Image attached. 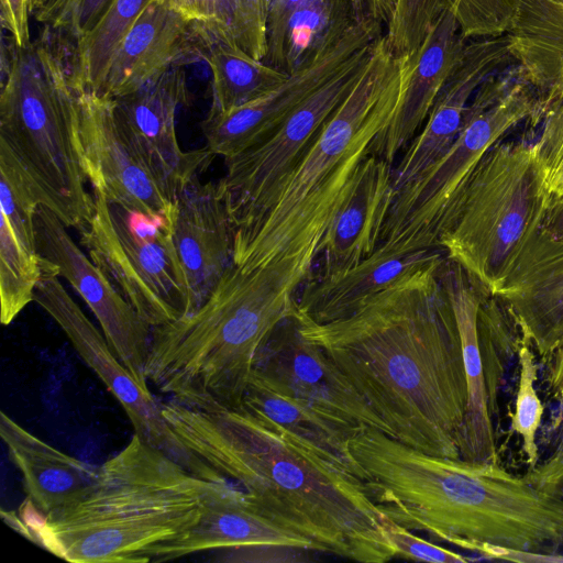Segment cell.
I'll return each instance as SVG.
<instances>
[{"mask_svg": "<svg viewBox=\"0 0 563 563\" xmlns=\"http://www.w3.org/2000/svg\"><path fill=\"white\" fill-rule=\"evenodd\" d=\"M445 256L398 278L345 318L316 323L295 316L301 334L335 364L393 438L459 459L467 388L456 320L439 276Z\"/></svg>", "mask_w": 563, "mask_h": 563, "instance_id": "obj_1", "label": "cell"}, {"mask_svg": "<svg viewBox=\"0 0 563 563\" xmlns=\"http://www.w3.org/2000/svg\"><path fill=\"white\" fill-rule=\"evenodd\" d=\"M183 444L243 489L256 509L308 539L317 552L361 563L397 556L387 517L360 478L246 409L161 404Z\"/></svg>", "mask_w": 563, "mask_h": 563, "instance_id": "obj_2", "label": "cell"}, {"mask_svg": "<svg viewBox=\"0 0 563 563\" xmlns=\"http://www.w3.org/2000/svg\"><path fill=\"white\" fill-rule=\"evenodd\" d=\"M319 255L310 245L249 271L232 262L195 311L152 328L147 383L189 407L239 408L260 350L294 313L295 294Z\"/></svg>", "mask_w": 563, "mask_h": 563, "instance_id": "obj_3", "label": "cell"}, {"mask_svg": "<svg viewBox=\"0 0 563 563\" xmlns=\"http://www.w3.org/2000/svg\"><path fill=\"white\" fill-rule=\"evenodd\" d=\"M236 486L191 473L134 433L75 501L46 516L35 509V520L1 515L68 562L146 563L153 548L192 528L210 504Z\"/></svg>", "mask_w": 563, "mask_h": 563, "instance_id": "obj_4", "label": "cell"}, {"mask_svg": "<svg viewBox=\"0 0 563 563\" xmlns=\"http://www.w3.org/2000/svg\"><path fill=\"white\" fill-rule=\"evenodd\" d=\"M416 55L395 56L385 33L360 79L323 123L265 212L233 233V263L243 271L297 255L321 241L404 95ZM321 252V251H320Z\"/></svg>", "mask_w": 563, "mask_h": 563, "instance_id": "obj_5", "label": "cell"}, {"mask_svg": "<svg viewBox=\"0 0 563 563\" xmlns=\"http://www.w3.org/2000/svg\"><path fill=\"white\" fill-rule=\"evenodd\" d=\"M2 73L0 144L18 161L40 205L80 232L91 217L92 194L86 190L69 62L46 38L23 48L12 43Z\"/></svg>", "mask_w": 563, "mask_h": 563, "instance_id": "obj_6", "label": "cell"}, {"mask_svg": "<svg viewBox=\"0 0 563 563\" xmlns=\"http://www.w3.org/2000/svg\"><path fill=\"white\" fill-rule=\"evenodd\" d=\"M550 201L534 142L501 140L476 166L440 247L495 294L542 229Z\"/></svg>", "mask_w": 563, "mask_h": 563, "instance_id": "obj_7", "label": "cell"}, {"mask_svg": "<svg viewBox=\"0 0 563 563\" xmlns=\"http://www.w3.org/2000/svg\"><path fill=\"white\" fill-rule=\"evenodd\" d=\"M79 233L91 261L152 328L194 311L172 221L128 209L92 191L91 217Z\"/></svg>", "mask_w": 563, "mask_h": 563, "instance_id": "obj_8", "label": "cell"}, {"mask_svg": "<svg viewBox=\"0 0 563 563\" xmlns=\"http://www.w3.org/2000/svg\"><path fill=\"white\" fill-rule=\"evenodd\" d=\"M375 43L356 52L266 137L224 159L227 170L218 183L233 233L251 225L269 207L323 123L360 79Z\"/></svg>", "mask_w": 563, "mask_h": 563, "instance_id": "obj_9", "label": "cell"}, {"mask_svg": "<svg viewBox=\"0 0 563 563\" xmlns=\"http://www.w3.org/2000/svg\"><path fill=\"white\" fill-rule=\"evenodd\" d=\"M36 301L59 325L82 361L99 376L128 415L134 433L191 473L216 483L228 481L188 450L166 423L150 389L142 387L113 353L103 333L63 286L54 266L41 258Z\"/></svg>", "mask_w": 563, "mask_h": 563, "instance_id": "obj_10", "label": "cell"}, {"mask_svg": "<svg viewBox=\"0 0 563 563\" xmlns=\"http://www.w3.org/2000/svg\"><path fill=\"white\" fill-rule=\"evenodd\" d=\"M78 104L81 154L92 191L175 223L177 197L119 113L114 99L78 91Z\"/></svg>", "mask_w": 563, "mask_h": 563, "instance_id": "obj_11", "label": "cell"}, {"mask_svg": "<svg viewBox=\"0 0 563 563\" xmlns=\"http://www.w3.org/2000/svg\"><path fill=\"white\" fill-rule=\"evenodd\" d=\"M252 375L355 432L372 428L393 437L335 364L301 334L295 313L268 336Z\"/></svg>", "mask_w": 563, "mask_h": 563, "instance_id": "obj_12", "label": "cell"}, {"mask_svg": "<svg viewBox=\"0 0 563 563\" xmlns=\"http://www.w3.org/2000/svg\"><path fill=\"white\" fill-rule=\"evenodd\" d=\"M383 25L365 15L338 43L255 100L227 112H208L201 123L208 150L225 159L266 137L356 52L375 43L385 33Z\"/></svg>", "mask_w": 563, "mask_h": 563, "instance_id": "obj_13", "label": "cell"}, {"mask_svg": "<svg viewBox=\"0 0 563 563\" xmlns=\"http://www.w3.org/2000/svg\"><path fill=\"white\" fill-rule=\"evenodd\" d=\"M62 220L40 206L35 214L36 249L59 277L66 279L88 305L102 333L121 363L136 382L148 388L145 364L152 327L119 292L108 276L79 249Z\"/></svg>", "mask_w": 563, "mask_h": 563, "instance_id": "obj_14", "label": "cell"}, {"mask_svg": "<svg viewBox=\"0 0 563 563\" xmlns=\"http://www.w3.org/2000/svg\"><path fill=\"white\" fill-rule=\"evenodd\" d=\"M514 60L507 35L468 40L463 57L437 97L422 130L393 167L395 194L441 159L456 140L481 84Z\"/></svg>", "mask_w": 563, "mask_h": 563, "instance_id": "obj_15", "label": "cell"}, {"mask_svg": "<svg viewBox=\"0 0 563 563\" xmlns=\"http://www.w3.org/2000/svg\"><path fill=\"white\" fill-rule=\"evenodd\" d=\"M493 295L547 363L563 340V239L540 230Z\"/></svg>", "mask_w": 563, "mask_h": 563, "instance_id": "obj_16", "label": "cell"}, {"mask_svg": "<svg viewBox=\"0 0 563 563\" xmlns=\"http://www.w3.org/2000/svg\"><path fill=\"white\" fill-rule=\"evenodd\" d=\"M439 276L456 320L466 378L461 459L501 463L493 421L496 388L488 383V360L478 325L479 308L488 290L446 256L440 264Z\"/></svg>", "mask_w": 563, "mask_h": 563, "instance_id": "obj_17", "label": "cell"}, {"mask_svg": "<svg viewBox=\"0 0 563 563\" xmlns=\"http://www.w3.org/2000/svg\"><path fill=\"white\" fill-rule=\"evenodd\" d=\"M196 58V22L167 2L151 0L115 48L99 93H131Z\"/></svg>", "mask_w": 563, "mask_h": 563, "instance_id": "obj_18", "label": "cell"}, {"mask_svg": "<svg viewBox=\"0 0 563 563\" xmlns=\"http://www.w3.org/2000/svg\"><path fill=\"white\" fill-rule=\"evenodd\" d=\"M185 73L174 67L136 91L113 98L117 109L155 168L176 195L213 155L208 147L184 152L176 134V113L188 100Z\"/></svg>", "mask_w": 563, "mask_h": 563, "instance_id": "obj_19", "label": "cell"}, {"mask_svg": "<svg viewBox=\"0 0 563 563\" xmlns=\"http://www.w3.org/2000/svg\"><path fill=\"white\" fill-rule=\"evenodd\" d=\"M174 242L189 282L195 311L233 262V228L218 181L202 184L195 175L180 187Z\"/></svg>", "mask_w": 563, "mask_h": 563, "instance_id": "obj_20", "label": "cell"}, {"mask_svg": "<svg viewBox=\"0 0 563 563\" xmlns=\"http://www.w3.org/2000/svg\"><path fill=\"white\" fill-rule=\"evenodd\" d=\"M393 167L375 154L360 164L352 188L321 241L322 268L313 276H340L375 251L395 197Z\"/></svg>", "mask_w": 563, "mask_h": 563, "instance_id": "obj_21", "label": "cell"}, {"mask_svg": "<svg viewBox=\"0 0 563 563\" xmlns=\"http://www.w3.org/2000/svg\"><path fill=\"white\" fill-rule=\"evenodd\" d=\"M467 41L454 14L445 11L417 51L398 109L389 124L376 136L372 154L393 165L398 153L406 150L459 66Z\"/></svg>", "mask_w": 563, "mask_h": 563, "instance_id": "obj_22", "label": "cell"}, {"mask_svg": "<svg viewBox=\"0 0 563 563\" xmlns=\"http://www.w3.org/2000/svg\"><path fill=\"white\" fill-rule=\"evenodd\" d=\"M444 255L441 247L406 252L379 243L368 257L340 276L319 278L312 274L295 298V314L316 323L345 318L398 278Z\"/></svg>", "mask_w": 563, "mask_h": 563, "instance_id": "obj_23", "label": "cell"}, {"mask_svg": "<svg viewBox=\"0 0 563 563\" xmlns=\"http://www.w3.org/2000/svg\"><path fill=\"white\" fill-rule=\"evenodd\" d=\"M262 544H283L316 551L308 539L260 512L246 493L236 486L210 504L197 525L179 537L153 548L147 558L148 562H164L202 551Z\"/></svg>", "mask_w": 563, "mask_h": 563, "instance_id": "obj_24", "label": "cell"}, {"mask_svg": "<svg viewBox=\"0 0 563 563\" xmlns=\"http://www.w3.org/2000/svg\"><path fill=\"white\" fill-rule=\"evenodd\" d=\"M0 434L22 475L26 498L42 516L75 501L97 476L99 466L49 445L3 411Z\"/></svg>", "mask_w": 563, "mask_h": 563, "instance_id": "obj_25", "label": "cell"}, {"mask_svg": "<svg viewBox=\"0 0 563 563\" xmlns=\"http://www.w3.org/2000/svg\"><path fill=\"white\" fill-rule=\"evenodd\" d=\"M240 407L269 419L292 439L357 477L349 442L358 432L329 420L254 375Z\"/></svg>", "mask_w": 563, "mask_h": 563, "instance_id": "obj_26", "label": "cell"}, {"mask_svg": "<svg viewBox=\"0 0 563 563\" xmlns=\"http://www.w3.org/2000/svg\"><path fill=\"white\" fill-rule=\"evenodd\" d=\"M509 3L510 54L526 69L540 97L563 76V0Z\"/></svg>", "mask_w": 563, "mask_h": 563, "instance_id": "obj_27", "label": "cell"}, {"mask_svg": "<svg viewBox=\"0 0 563 563\" xmlns=\"http://www.w3.org/2000/svg\"><path fill=\"white\" fill-rule=\"evenodd\" d=\"M365 15L358 0H307L287 24L277 69L288 75L297 71Z\"/></svg>", "mask_w": 563, "mask_h": 563, "instance_id": "obj_28", "label": "cell"}, {"mask_svg": "<svg viewBox=\"0 0 563 563\" xmlns=\"http://www.w3.org/2000/svg\"><path fill=\"white\" fill-rule=\"evenodd\" d=\"M212 75V102L209 113H222L249 103L288 77L242 49L211 43L199 47Z\"/></svg>", "mask_w": 563, "mask_h": 563, "instance_id": "obj_29", "label": "cell"}, {"mask_svg": "<svg viewBox=\"0 0 563 563\" xmlns=\"http://www.w3.org/2000/svg\"><path fill=\"white\" fill-rule=\"evenodd\" d=\"M151 0H113L98 23L71 46L68 59L78 91L100 92L120 41Z\"/></svg>", "mask_w": 563, "mask_h": 563, "instance_id": "obj_30", "label": "cell"}, {"mask_svg": "<svg viewBox=\"0 0 563 563\" xmlns=\"http://www.w3.org/2000/svg\"><path fill=\"white\" fill-rule=\"evenodd\" d=\"M271 1L203 0V15L196 23L199 46L224 43L263 60Z\"/></svg>", "mask_w": 563, "mask_h": 563, "instance_id": "obj_31", "label": "cell"}, {"mask_svg": "<svg viewBox=\"0 0 563 563\" xmlns=\"http://www.w3.org/2000/svg\"><path fill=\"white\" fill-rule=\"evenodd\" d=\"M41 276V256L30 252L14 234L10 223H0V320L10 324L34 301Z\"/></svg>", "mask_w": 563, "mask_h": 563, "instance_id": "obj_32", "label": "cell"}, {"mask_svg": "<svg viewBox=\"0 0 563 563\" xmlns=\"http://www.w3.org/2000/svg\"><path fill=\"white\" fill-rule=\"evenodd\" d=\"M40 202L11 151L0 144V209L21 243L38 254L35 238V214Z\"/></svg>", "mask_w": 563, "mask_h": 563, "instance_id": "obj_33", "label": "cell"}, {"mask_svg": "<svg viewBox=\"0 0 563 563\" xmlns=\"http://www.w3.org/2000/svg\"><path fill=\"white\" fill-rule=\"evenodd\" d=\"M519 382L515 410L510 417V430L521 438L522 452L529 470L540 462L537 434L544 413L537 389L538 364L533 349L520 339L518 346Z\"/></svg>", "mask_w": 563, "mask_h": 563, "instance_id": "obj_34", "label": "cell"}, {"mask_svg": "<svg viewBox=\"0 0 563 563\" xmlns=\"http://www.w3.org/2000/svg\"><path fill=\"white\" fill-rule=\"evenodd\" d=\"M449 10L446 0H396L385 27L387 44L395 56H412Z\"/></svg>", "mask_w": 563, "mask_h": 563, "instance_id": "obj_35", "label": "cell"}, {"mask_svg": "<svg viewBox=\"0 0 563 563\" xmlns=\"http://www.w3.org/2000/svg\"><path fill=\"white\" fill-rule=\"evenodd\" d=\"M112 1L31 0V13L46 33L74 45L98 23Z\"/></svg>", "mask_w": 563, "mask_h": 563, "instance_id": "obj_36", "label": "cell"}, {"mask_svg": "<svg viewBox=\"0 0 563 563\" xmlns=\"http://www.w3.org/2000/svg\"><path fill=\"white\" fill-rule=\"evenodd\" d=\"M466 40L507 35L511 23L509 0H446Z\"/></svg>", "mask_w": 563, "mask_h": 563, "instance_id": "obj_37", "label": "cell"}, {"mask_svg": "<svg viewBox=\"0 0 563 563\" xmlns=\"http://www.w3.org/2000/svg\"><path fill=\"white\" fill-rule=\"evenodd\" d=\"M538 123L541 129L534 150L547 178L563 161V76L539 97Z\"/></svg>", "mask_w": 563, "mask_h": 563, "instance_id": "obj_38", "label": "cell"}, {"mask_svg": "<svg viewBox=\"0 0 563 563\" xmlns=\"http://www.w3.org/2000/svg\"><path fill=\"white\" fill-rule=\"evenodd\" d=\"M385 527L399 558L432 563H466L473 561V559L419 538L412 531L407 530L388 518L386 519Z\"/></svg>", "mask_w": 563, "mask_h": 563, "instance_id": "obj_39", "label": "cell"}, {"mask_svg": "<svg viewBox=\"0 0 563 563\" xmlns=\"http://www.w3.org/2000/svg\"><path fill=\"white\" fill-rule=\"evenodd\" d=\"M307 0H272L267 16L266 55L263 62L277 69L285 31L292 14Z\"/></svg>", "mask_w": 563, "mask_h": 563, "instance_id": "obj_40", "label": "cell"}, {"mask_svg": "<svg viewBox=\"0 0 563 563\" xmlns=\"http://www.w3.org/2000/svg\"><path fill=\"white\" fill-rule=\"evenodd\" d=\"M232 551L231 561L266 562V563H302L311 561L308 549L283 545L262 544L244 548L229 549Z\"/></svg>", "mask_w": 563, "mask_h": 563, "instance_id": "obj_41", "label": "cell"}, {"mask_svg": "<svg viewBox=\"0 0 563 563\" xmlns=\"http://www.w3.org/2000/svg\"><path fill=\"white\" fill-rule=\"evenodd\" d=\"M31 0H1V24L18 47L30 45Z\"/></svg>", "mask_w": 563, "mask_h": 563, "instance_id": "obj_42", "label": "cell"}, {"mask_svg": "<svg viewBox=\"0 0 563 563\" xmlns=\"http://www.w3.org/2000/svg\"><path fill=\"white\" fill-rule=\"evenodd\" d=\"M473 552H477L485 558L495 560H506L520 563H563V554H544L534 551L517 550L490 543H479L473 547Z\"/></svg>", "mask_w": 563, "mask_h": 563, "instance_id": "obj_43", "label": "cell"}, {"mask_svg": "<svg viewBox=\"0 0 563 563\" xmlns=\"http://www.w3.org/2000/svg\"><path fill=\"white\" fill-rule=\"evenodd\" d=\"M548 386L555 400L563 404V340L548 360Z\"/></svg>", "mask_w": 563, "mask_h": 563, "instance_id": "obj_44", "label": "cell"}, {"mask_svg": "<svg viewBox=\"0 0 563 563\" xmlns=\"http://www.w3.org/2000/svg\"><path fill=\"white\" fill-rule=\"evenodd\" d=\"M538 473L545 486L551 489H559L563 486V454L554 457H547L538 467Z\"/></svg>", "mask_w": 563, "mask_h": 563, "instance_id": "obj_45", "label": "cell"}, {"mask_svg": "<svg viewBox=\"0 0 563 563\" xmlns=\"http://www.w3.org/2000/svg\"><path fill=\"white\" fill-rule=\"evenodd\" d=\"M541 230L551 236L563 239V196L551 198Z\"/></svg>", "mask_w": 563, "mask_h": 563, "instance_id": "obj_46", "label": "cell"}, {"mask_svg": "<svg viewBox=\"0 0 563 563\" xmlns=\"http://www.w3.org/2000/svg\"><path fill=\"white\" fill-rule=\"evenodd\" d=\"M365 12L371 18L379 21L386 27L388 24L396 0H358Z\"/></svg>", "mask_w": 563, "mask_h": 563, "instance_id": "obj_47", "label": "cell"}, {"mask_svg": "<svg viewBox=\"0 0 563 563\" xmlns=\"http://www.w3.org/2000/svg\"><path fill=\"white\" fill-rule=\"evenodd\" d=\"M169 3L172 7L184 13L196 23L200 22L203 15V0H159Z\"/></svg>", "mask_w": 563, "mask_h": 563, "instance_id": "obj_48", "label": "cell"}, {"mask_svg": "<svg viewBox=\"0 0 563 563\" xmlns=\"http://www.w3.org/2000/svg\"><path fill=\"white\" fill-rule=\"evenodd\" d=\"M547 185L551 198L563 196V161L547 175Z\"/></svg>", "mask_w": 563, "mask_h": 563, "instance_id": "obj_49", "label": "cell"}, {"mask_svg": "<svg viewBox=\"0 0 563 563\" xmlns=\"http://www.w3.org/2000/svg\"><path fill=\"white\" fill-rule=\"evenodd\" d=\"M561 430L556 438L554 448L548 456H558L563 453V404L561 405Z\"/></svg>", "mask_w": 563, "mask_h": 563, "instance_id": "obj_50", "label": "cell"}]
</instances>
